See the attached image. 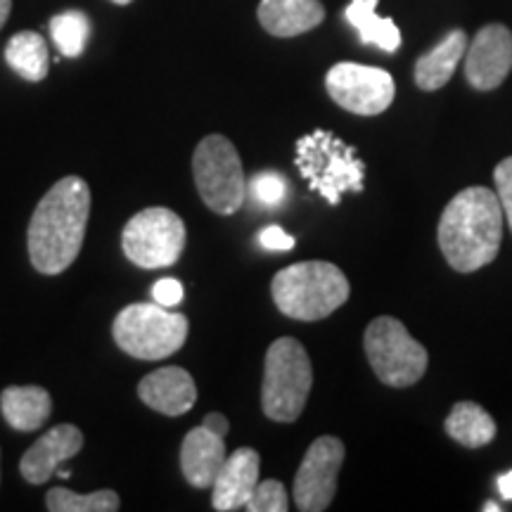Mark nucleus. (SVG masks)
<instances>
[{
    "label": "nucleus",
    "mask_w": 512,
    "mask_h": 512,
    "mask_svg": "<svg viewBox=\"0 0 512 512\" xmlns=\"http://www.w3.org/2000/svg\"><path fill=\"white\" fill-rule=\"evenodd\" d=\"M83 448V434L74 425H55L34 446L29 448L19 463V472L29 484H46L55 475L64 460L74 458Z\"/></svg>",
    "instance_id": "nucleus-14"
},
{
    "label": "nucleus",
    "mask_w": 512,
    "mask_h": 512,
    "mask_svg": "<svg viewBox=\"0 0 512 512\" xmlns=\"http://www.w3.org/2000/svg\"><path fill=\"white\" fill-rule=\"evenodd\" d=\"M46 508L50 512H117L121 501L117 491L112 489L95 491V494H74L64 486H55L48 491Z\"/></svg>",
    "instance_id": "nucleus-23"
},
{
    "label": "nucleus",
    "mask_w": 512,
    "mask_h": 512,
    "mask_svg": "<svg viewBox=\"0 0 512 512\" xmlns=\"http://www.w3.org/2000/svg\"><path fill=\"white\" fill-rule=\"evenodd\" d=\"M325 88L342 110L358 117H377L387 112L396 93L392 74L356 62L335 64L325 76Z\"/></svg>",
    "instance_id": "nucleus-10"
},
{
    "label": "nucleus",
    "mask_w": 512,
    "mask_h": 512,
    "mask_svg": "<svg viewBox=\"0 0 512 512\" xmlns=\"http://www.w3.org/2000/svg\"><path fill=\"white\" fill-rule=\"evenodd\" d=\"M446 434L467 448L489 446L496 439V422L475 401H460L444 422Z\"/></svg>",
    "instance_id": "nucleus-21"
},
{
    "label": "nucleus",
    "mask_w": 512,
    "mask_h": 512,
    "mask_svg": "<svg viewBox=\"0 0 512 512\" xmlns=\"http://www.w3.org/2000/svg\"><path fill=\"white\" fill-rule=\"evenodd\" d=\"M50 34L64 57H79L91 38V19L79 10L60 12L50 19Z\"/></svg>",
    "instance_id": "nucleus-24"
},
{
    "label": "nucleus",
    "mask_w": 512,
    "mask_h": 512,
    "mask_svg": "<svg viewBox=\"0 0 512 512\" xmlns=\"http://www.w3.org/2000/svg\"><path fill=\"white\" fill-rule=\"evenodd\" d=\"M261 458L254 448H238L221 465L219 475L211 484V505L219 512L247 508L256 484H259Z\"/></svg>",
    "instance_id": "nucleus-13"
},
{
    "label": "nucleus",
    "mask_w": 512,
    "mask_h": 512,
    "mask_svg": "<svg viewBox=\"0 0 512 512\" xmlns=\"http://www.w3.org/2000/svg\"><path fill=\"white\" fill-rule=\"evenodd\" d=\"M252 195L266 207H275L285 200L287 195V178H283L275 171H264L252 178Z\"/></svg>",
    "instance_id": "nucleus-26"
},
{
    "label": "nucleus",
    "mask_w": 512,
    "mask_h": 512,
    "mask_svg": "<svg viewBox=\"0 0 512 512\" xmlns=\"http://www.w3.org/2000/svg\"><path fill=\"white\" fill-rule=\"evenodd\" d=\"M325 8L320 0H261L259 22L271 36L292 38L323 24Z\"/></svg>",
    "instance_id": "nucleus-17"
},
{
    "label": "nucleus",
    "mask_w": 512,
    "mask_h": 512,
    "mask_svg": "<svg viewBox=\"0 0 512 512\" xmlns=\"http://www.w3.org/2000/svg\"><path fill=\"white\" fill-rule=\"evenodd\" d=\"M91 216V188L79 176H67L50 188L31 216L29 259L43 275H60L74 264Z\"/></svg>",
    "instance_id": "nucleus-1"
},
{
    "label": "nucleus",
    "mask_w": 512,
    "mask_h": 512,
    "mask_svg": "<svg viewBox=\"0 0 512 512\" xmlns=\"http://www.w3.org/2000/svg\"><path fill=\"white\" fill-rule=\"evenodd\" d=\"M138 396L152 411L178 418L195 406L197 387L188 370L169 366L145 375L138 384Z\"/></svg>",
    "instance_id": "nucleus-15"
},
{
    "label": "nucleus",
    "mask_w": 512,
    "mask_h": 512,
    "mask_svg": "<svg viewBox=\"0 0 512 512\" xmlns=\"http://www.w3.org/2000/svg\"><path fill=\"white\" fill-rule=\"evenodd\" d=\"M512 69V34L503 24H486L465 53V76L477 91H494Z\"/></svg>",
    "instance_id": "nucleus-12"
},
{
    "label": "nucleus",
    "mask_w": 512,
    "mask_h": 512,
    "mask_svg": "<svg viewBox=\"0 0 512 512\" xmlns=\"http://www.w3.org/2000/svg\"><path fill=\"white\" fill-rule=\"evenodd\" d=\"M5 60H8L12 72L34 83L46 79L50 69L48 46L36 31H22V34L12 36L5 46Z\"/></svg>",
    "instance_id": "nucleus-22"
},
{
    "label": "nucleus",
    "mask_w": 512,
    "mask_h": 512,
    "mask_svg": "<svg viewBox=\"0 0 512 512\" xmlns=\"http://www.w3.org/2000/svg\"><path fill=\"white\" fill-rule=\"evenodd\" d=\"M249 512H287L290 510V501H287L285 484L278 479H266V482L256 484L252 498H249L247 508Z\"/></svg>",
    "instance_id": "nucleus-25"
},
{
    "label": "nucleus",
    "mask_w": 512,
    "mask_h": 512,
    "mask_svg": "<svg viewBox=\"0 0 512 512\" xmlns=\"http://www.w3.org/2000/svg\"><path fill=\"white\" fill-rule=\"evenodd\" d=\"M204 427H207L209 432H214V434H219V437H223L226 439L228 437V430H230V422H228V418L226 415H221V413H209L207 418H204V422H202Z\"/></svg>",
    "instance_id": "nucleus-30"
},
{
    "label": "nucleus",
    "mask_w": 512,
    "mask_h": 512,
    "mask_svg": "<svg viewBox=\"0 0 512 512\" xmlns=\"http://www.w3.org/2000/svg\"><path fill=\"white\" fill-rule=\"evenodd\" d=\"M259 242L271 252H290L294 247V238L290 233H285L280 226H268L259 233Z\"/></svg>",
    "instance_id": "nucleus-29"
},
{
    "label": "nucleus",
    "mask_w": 512,
    "mask_h": 512,
    "mask_svg": "<svg viewBox=\"0 0 512 512\" xmlns=\"http://www.w3.org/2000/svg\"><path fill=\"white\" fill-rule=\"evenodd\" d=\"M152 297L159 306H166V309H174L183 302V285L174 278H164L155 283L152 287Z\"/></svg>",
    "instance_id": "nucleus-28"
},
{
    "label": "nucleus",
    "mask_w": 512,
    "mask_h": 512,
    "mask_svg": "<svg viewBox=\"0 0 512 512\" xmlns=\"http://www.w3.org/2000/svg\"><path fill=\"white\" fill-rule=\"evenodd\" d=\"M363 347L377 380L394 389L413 387L427 370V349L411 337L406 325L392 316L375 318L368 325Z\"/></svg>",
    "instance_id": "nucleus-7"
},
{
    "label": "nucleus",
    "mask_w": 512,
    "mask_h": 512,
    "mask_svg": "<svg viewBox=\"0 0 512 512\" xmlns=\"http://www.w3.org/2000/svg\"><path fill=\"white\" fill-rule=\"evenodd\" d=\"M112 3H117V5H128V3H133V0H112Z\"/></svg>",
    "instance_id": "nucleus-34"
},
{
    "label": "nucleus",
    "mask_w": 512,
    "mask_h": 512,
    "mask_svg": "<svg viewBox=\"0 0 512 512\" xmlns=\"http://www.w3.org/2000/svg\"><path fill=\"white\" fill-rule=\"evenodd\" d=\"M294 164L309 188L330 204L342 202L344 192H363V159L356 155L354 147L323 128L297 140Z\"/></svg>",
    "instance_id": "nucleus-4"
},
{
    "label": "nucleus",
    "mask_w": 512,
    "mask_h": 512,
    "mask_svg": "<svg viewBox=\"0 0 512 512\" xmlns=\"http://www.w3.org/2000/svg\"><path fill=\"white\" fill-rule=\"evenodd\" d=\"M347 275L328 261H299L273 278L271 294L280 313L294 320H320L349 299Z\"/></svg>",
    "instance_id": "nucleus-3"
},
{
    "label": "nucleus",
    "mask_w": 512,
    "mask_h": 512,
    "mask_svg": "<svg viewBox=\"0 0 512 512\" xmlns=\"http://www.w3.org/2000/svg\"><path fill=\"white\" fill-rule=\"evenodd\" d=\"M380 0H351L344 17L356 29L358 38L366 46H377L384 53H396L401 48V31L392 17L377 15Z\"/></svg>",
    "instance_id": "nucleus-20"
},
{
    "label": "nucleus",
    "mask_w": 512,
    "mask_h": 512,
    "mask_svg": "<svg viewBox=\"0 0 512 512\" xmlns=\"http://www.w3.org/2000/svg\"><path fill=\"white\" fill-rule=\"evenodd\" d=\"M494 183H496V195L503 207V216L512 230V157L503 159V162L496 166Z\"/></svg>",
    "instance_id": "nucleus-27"
},
{
    "label": "nucleus",
    "mask_w": 512,
    "mask_h": 512,
    "mask_svg": "<svg viewBox=\"0 0 512 512\" xmlns=\"http://www.w3.org/2000/svg\"><path fill=\"white\" fill-rule=\"evenodd\" d=\"M226 458V439L209 432L204 425L185 434L181 446V470L188 484L195 489H209Z\"/></svg>",
    "instance_id": "nucleus-16"
},
{
    "label": "nucleus",
    "mask_w": 512,
    "mask_h": 512,
    "mask_svg": "<svg viewBox=\"0 0 512 512\" xmlns=\"http://www.w3.org/2000/svg\"><path fill=\"white\" fill-rule=\"evenodd\" d=\"M344 463V444L337 437L313 441L294 477V503L302 512L330 508L337 491V477Z\"/></svg>",
    "instance_id": "nucleus-11"
},
{
    "label": "nucleus",
    "mask_w": 512,
    "mask_h": 512,
    "mask_svg": "<svg viewBox=\"0 0 512 512\" xmlns=\"http://www.w3.org/2000/svg\"><path fill=\"white\" fill-rule=\"evenodd\" d=\"M185 238V223L176 211L150 207L128 219L121 233V247L131 264L155 271L174 266L181 259Z\"/></svg>",
    "instance_id": "nucleus-9"
},
{
    "label": "nucleus",
    "mask_w": 512,
    "mask_h": 512,
    "mask_svg": "<svg viewBox=\"0 0 512 512\" xmlns=\"http://www.w3.org/2000/svg\"><path fill=\"white\" fill-rule=\"evenodd\" d=\"M192 176L202 202L214 214L230 216L247 195L245 169L235 145L223 136H207L192 155Z\"/></svg>",
    "instance_id": "nucleus-8"
},
{
    "label": "nucleus",
    "mask_w": 512,
    "mask_h": 512,
    "mask_svg": "<svg viewBox=\"0 0 512 512\" xmlns=\"http://www.w3.org/2000/svg\"><path fill=\"white\" fill-rule=\"evenodd\" d=\"M496 489L503 501H512V470L496 477Z\"/></svg>",
    "instance_id": "nucleus-31"
},
{
    "label": "nucleus",
    "mask_w": 512,
    "mask_h": 512,
    "mask_svg": "<svg viewBox=\"0 0 512 512\" xmlns=\"http://www.w3.org/2000/svg\"><path fill=\"white\" fill-rule=\"evenodd\" d=\"M503 207L494 190L472 185L446 204L439 221V247L448 266L475 273L496 259L503 240Z\"/></svg>",
    "instance_id": "nucleus-2"
},
{
    "label": "nucleus",
    "mask_w": 512,
    "mask_h": 512,
    "mask_svg": "<svg viewBox=\"0 0 512 512\" xmlns=\"http://www.w3.org/2000/svg\"><path fill=\"white\" fill-rule=\"evenodd\" d=\"M313 384L311 358L294 337H280L268 347L261 406L275 422H294L309 401Z\"/></svg>",
    "instance_id": "nucleus-5"
},
{
    "label": "nucleus",
    "mask_w": 512,
    "mask_h": 512,
    "mask_svg": "<svg viewBox=\"0 0 512 512\" xmlns=\"http://www.w3.org/2000/svg\"><path fill=\"white\" fill-rule=\"evenodd\" d=\"M484 510H486V512H491V510L498 512L501 508H498V505H494V503H489V505H484Z\"/></svg>",
    "instance_id": "nucleus-33"
},
{
    "label": "nucleus",
    "mask_w": 512,
    "mask_h": 512,
    "mask_svg": "<svg viewBox=\"0 0 512 512\" xmlns=\"http://www.w3.org/2000/svg\"><path fill=\"white\" fill-rule=\"evenodd\" d=\"M10 10H12V0H0V29H3V24L8 22Z\"/></svg>",
    "instance_id": "nucleus-32"
},
{
    "label": "nucleus",
    "mask_w": 512,
    "mask_h": 512,
    "mask_svg": "<svg viewBox=\"0 0 512 512\" xmlns=\"http://www.w3.org/2000/svg\"><path fill=\"white\" fill-rule=\"evenodd\" d=\"M470 46V38L463 29H453L441 38L430 53L418 57L415 62V83L422 91H439L444 88L451 76L456 74L458 62L463 60Z\"/></svg>",
    "instance_id": "nucleus-18"
},
{
    "label": "nucleus",
    "mask_w": 512,
    "mask_h": 512,
    "mask_svg": "<svg viewBox=\"0 0 512 512\" xmlns=\"http://www.w3.org/2000/svg\"><path fill=\"white\" fill-rule=\"evenodd\" d=\"M188 330L190 323L183 313H171L157 302L126 306L112 325L117 347L140 361L174 356L188 339Z\"/></svg>",
    "instance_id": "nucleus-6"
},
{
    "label": "nucleus",
    "mask_w": 512,
    "mask_h": 512,
    "mask_svg": "<svg viewBox=\"0 0 512 512\" xmlns=\"http://www.w3.org/2000/svg\"><path fill=\"white\" fill-rule=\"evenodd\" d=\"M0 413L12 430L34 432L53 413V399L43 387H8L0 394Z\"/></svg>",
    "instance_id": "nucleus-19"
}]
</instances>
